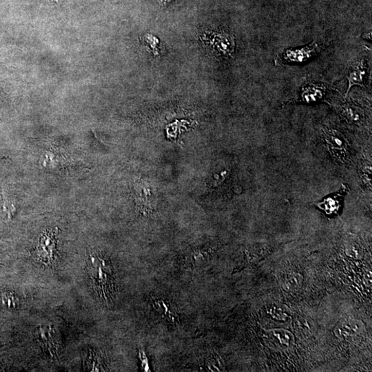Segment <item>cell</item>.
<instances>
[{"instance_id": "cell-1", "label": "cell", "mask_w": 372, "mask_h": 372, "mask_svg": "<svg viewBox=\"0 0 372 372\" xmlns=\"http://www.w3.org/2000/svg\"><path fill=\"white\" fill-rule=\"evenodd\" d=\"M89 274L94 290L104 301L112 299L114 292L113 271L109 259L99 254L91 255Z\"/></svg>"}, {"instance_id": "cell-2", "label": "cell", "mask_w": 372, "mask_h": 372, "mask_svg": "<svg viewBox=\"0 0 372 372\" xmlns=\"http://www.w3.org/2000/svg\"><path fill=\"white\" fill-rule=\"evenodd\" d=\"M323 138L332 157L343 165L352 163V148L348 139L342 132L336 129L325 128Z\"/></svg>"}, {"instance_id": "cell-3", "label": "cell", "mask_w": 372, "mask_h": 372, "mask_svg": "<svg viewBox=\"0 0 372 372\" xmlns=\"http://www.w3.org/2000/svg\"><path fill=\"white\" fill-rule=\"evenodd\" d=\"M320 51L318 43L312 42L303 47L298 49L285 50L277 57V61L282 64H300L310 61L316 57Z\"/></svg>"}, {"instance_id": "cell-4", "label": "cell", "mask_w": 372, "mask_h": 372, "mask_svg": "<svg viewBox=\"0 0 372 372\" xmlns=\"http://www.w3.org/2000/svg\"><path fill=\"white\" fill-rule=\"evenodd\" d=\"M57 228L48 231L41 236L37 247V256L42 263L52 264L56 259L57 251Z\"/></svg>"}, {"instance_id": "cell-5", "label": "cell", "mask_w": 372, "mask_h": 372, "mask_svg": "<svg viewBox=\"0 0 372 372\" xmlns=\"http://www.w3.org/2000/svg\"><path fill=\"white\" fill-rule=\"evenodd\" d=\"M264 343L275 351H285L295 344V337L291 332L283 329H275L264 333Z\"/></svg>"}, {"instance_id": "cell-6", "label": "cell", "mask_w": 372, "mask_h": 372, "mask_svg": "<svg viewBox=\"0 0 372 372\" xmlns=\"http://www.w3.org/2000/svg\"><path fill=\"white\" fill-rule=\"evenodd\" d=\"M348 192V186L342 185L338 192L329 194L320 202L316 203V206L327 215H337L343 209L344 199Z\"/></svg>"}, {"instance_id": "cell-7", "label": "cell", "mask_w": 372, "mask_h": 372, "mask_svg": "<svg viewBox=\"0 0 372 372\" xmlns=\"http://www.w3.org/2000/svg\"><path fill=\"white\" fill-rule=\"evenodd\" d=\"M328 89L326 85L321 84H308L303 86L298 97L295 98L290 103H303L314 104L326 100Z\"/></svg>"}, {"instance_id": "cell-8", "label": "cell", "mask_w": 372, "mask_h": 372, "mask_svg": "<svg viewBox=\"0 0 372 372\" xmlns=\"http://www.w3.org/2000/svg\"><path fill=\"white\" fill-rule=\"evenodd\" d=\"M335 109L341 117L350 124L357 126L364 125L366 120L365 111L359 106L352 103L345 102L338 104L335 106Z\"/></svg>"}, {"instance_id": "cell-9", "label": "cell", "mask_w": 372, "mask_h": 372, "mask_svg": "<svg viewBox=\"0 0 372 372\" xmlns=\"http://www.w3.org/2000/svg\"><path fill=\"white\" fill-rule=\"evenodd\" d=\"M367 72H368V66L364 59L357 61L350 66L346 75L349 81V85L345 97H348V93L352 86H360L365 87Z\"/></svg>"}, {"instance_id": "cell-10", "label": "cell", "mask_w": 372, "mask_h": 372, "mask_svg": "<svg viewBox=\"0 0 372 372\" xmlns=\"http://www.w3.org/2000/svg\"><path fill=\"white\" fill-rule=\"evenodd\" d=\"M364 330V324L358 320H346L337 325L335 335L343 340H351Z\"/></svg>"}, {"instance_id": "cell-11", "label": "cell", "mask_w": 372, "mask_h": 372, "mask_svg": "<svg viewBox=\"0 0 372 372\" xmlns=\"http://www.w3.org/2000/svg\"><path fill=\"white\" fill-rule=\"evenodd\" d=\"M150 304L154 311L157 312L161 318L166 320L167 323L176 325L179 322V317L176 312L171 308L170 304L163 298L158 297H152Z\"/></svg>"}, {"instance_id": "cell-12", "label": "cell", "mask_w": 372, "mask_h": 372, "mask_svg": "<svg viewBox=\"0 0 372 372\" xmlns=\"http://www.w3.org/2000/svg\"><path fill=\"white\" fill-rule=\"evenodd\" d=\"M212 37V44L219 54L224 56H231L235 50V43L233 37L225 33H217Z\"/></svg>"}, {"instance_id": "cell-13", "label": "cell", "mask_w": 372, "mask_h": 372, "mask_svg": "<svg viewBox=\"0 0 372 372\" xmlns=\"http://www.w3.org/2000/svg\"><path fill=\"white\" fill-rule=\"evenodd\" d=\"M303 283V276L298 273H292L286 276L282 283V287L285 291L295 292L301 288Z\"/></svg>"}, {"instance_id": "cell-14", "label": "cell", "mask_w": 372, "mask_h": 372, "mask_svg": "<svg viewBox=\"0 0 372 372\" xmlns=\"http://www.w3.org/2000/svg\"><path fill=\"white\" fill-rule=\"evenodd\" d=\"M209 259H210V255L208 252L202 250H195L191 253L188 258V263H187V265L194 268H198V267L204 266L208 262Z\"/></svg>"}, {"instance_id": "cell-15", "label": "cell", "mask_w": 372, "mask_h": 372, "mask_svg": "<svg viewBox=\"0 0 372 372\" xmlns=\"http://www.w3.org/2000/svg\"><path fill=\"white\" fill-rule=\"evenodd\" d=\"M293 327L297 333L310 335L314 330V324L311 320L305 317L298 316L294 320Z\"/></svg>"}, {"instance_id": "cell-16", "label": "cell", "mask_w": 372, "mask_h": 372, "mask_svg": "<svg viewBox=\"0 0 372 372\" xmlns=\"http://www.w3.org/2000/svg\"><path fill=\"white\" fill-rule=\"evenodd\" d=\"M270 247L265 243H257L250 247L247 256L251 260H259L268 255Z\"/></svg>"}, {"instance_id": "cell-17", "label": "cell", "mask_w": 372, "mask_h": 372, "mask_svg": "<svg viewBox=\"0 0 372 372\" xmlns=\"http://www.w3.org/2000/svg\"><path fill=\"white\" fill-rule=\"evenodd\" d=\"M267 314L272 318L280 321H285L289 317L288 310L285 305L280 304L272 305L267 310Z\"/></svg>"}, {"instance_id": "cell-18", "label": "cell", "mask_w": 372, "mask_h": 372, "mask_svg": "<svg viewBox=\"0 0 372 372\" xmlns=\"http://www.w3.org/2000/svg\"><path fill=\"white\" fill-rule=\"evenodd\" d=\"M0 300L5 308L16 310L19 308V300L12 292L3 291L0 293Z\"/></svg>"}, {"instance_id": "cell-19", "label": "cell", "mask_w": 372, "mask_h": 372, "mask_svg": "<svg viewBox=\"0 0 372 372\" xmlns=\"http://www.w3.org/2000/svg\"><path fill=\"white\" fill-rule=\"evenodd\" d=\"M205 365H206V368L209 371H225V368L223 360H222V357L216 354V353L211 355L209 358H207Z\"/></svg>"}, {"instance_id": "cell-20", "label": "cell", "mask_w": 372, "mask_h": 372, "mask_svg": "<svg viewBox=\"0 0 372 372\" xmlns=\"http://www.w3.org/2000/svg\"><path fill=\"white\" fill-rule=\"evenodd\" d=\"M345 252L348 257L353 259H360L363 256V249L356 242H351L345 247Z\"/></svg>"}, {"instance_id": "cell-21", "label": "cell", "mask_w": 372, "mask_h": 372, "mask_svg": "<svg viewBox=\"0 0 372 372\" xmlns=\"http://www.w3.org/2000/svg\"><path fill=\"white\" fill-rule=\"evenodd\" d=\"M371 162H365L364 164H362L361 172H360V177L363 184L367 187L371 188Z\"/></svg>"}, {"instance_id": "cell-22", "label": "cell", "mask_w": 372, "mask_h": 372, "mask_svg": "<svg viewBox=\"0 0 372 372\" xmlns=\"http://www.w3.org/2000/svg\"><path fill=\"white\" fill-rule=\"evenodd\" d=\"M227 170H223L222 171L220 174H215V177H215V181H214L213 182V186H215V187H217V186L221 185V184H223L224 181L225 180V179L227 178Z\"/></svg>"}, {"instance_id": "cell-23", "label": "cell", "mask_w": 372, "mask_h": 372, "mask_svg": "<svg viewBox=\"0 0 372 372\" xmlns=\"http://www.w3.org/2000/svg\"><path fill=\"white\" fill-rule=\"evenodd\" d=\"M139 354H140V360H142L143 368H144L146 372L149 371V361H148L147 357H146L145 353L143 351H141Z\"/></svg>"}]
</instances>
